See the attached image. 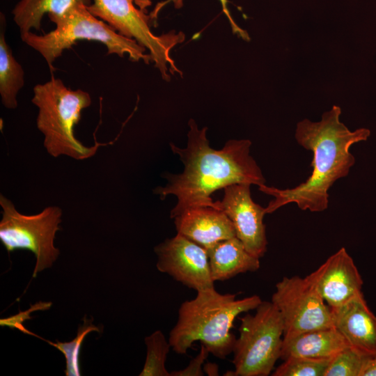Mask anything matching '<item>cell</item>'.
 Here are the masks:
<instances>
[{
  "label": "cell",
  "instance_id": "8fae6325",
  "mask_svg": "<svg viewBox=\"0 0 376 376\" xmlns=\"http://www.w3.org/2000/svg\"><path fill=\"white\" fill-rule=\"evenodd\" d=\"M251 185L234 184L224 188L221 201L214 208L223 211L232 221L236 237L251 255L260 258L267 251L265 208L256 203L251 195Z\"/></svg>",
  "mask_w": 376,
  "mask_h": 376
},
{
  "label": "cell",
  "instance_id": "5b68a950",
  "mask_svg": "<svg viewBox=\"0 0 376 376\" xmlns=\"http://www.w3.org/2000/svg\"><path fill=\"white\" fill-rule=\"evenodd\" d=\"M31 102L38 109L36 125L44 135L43 144L51 156L66 155L84 160L96 153L100 144L86 146L74 133L82 111L91 104L88 92L72 90L61 79L52 77L34 86Z\"/></svg>",
  "mask_w": 376,
  "mask_h": 376
},
{
  "label": "cell",
  "instance_id": "7c38bea8",
  "mask_svg": "<svg viewBox=\"0 0 376 376\" xmlns=\"http://www.w3.org/2000/svg\"><path fill=\"white\" fill-rule=\"evenodd\" d=\"M306 277L330 308L339 306L363 293L361 276L345 247Z\"/></svg>",
  "mask_w": 376,
  "mask_h": 376
},
{
  "label": "cell",
  "instance_id": "3957f363",
  "mask_svg": "<svg viewBox=\"0 0 376 376\" xmlns=\"http://www.w3.org/2000/svg\"><path fill=\"white\" fill-rule=\"evenodd\" d=\"M261 302L256 295L237 299L235 294H221L214 288L197 291L194 299L179 308L178 320L169 333L171 348L184 354L200 341L212 355L225 359L233 352L236 340L230 331L234 320Z\"/></svg>",
  "mask_w": 376,
  "mask_h": 376
},
{
  "label": "cell",
  "instance_id": "277c9868",
  "mask_svg": "<svg viewBox=\"0 0 376 376\" xmlns=\"http://www.w3.org/2000/svg\"><path fill=\"white\" fill-rule=\"evenodd\" d=\"M56 28L42 35L31 31L20 35L27 45L37 51L45 60L50 70H54L55 60L79 40L101 42L108 54L120 57L127 55L133 61H143L149 64L151 56L136 40L125 37L110 25L93 15L87 6L78 3L60 15H49Z\"/></svg>",
  "mask_w": 376,
  "mask_h": 376
},
{
  "label": "cell",
  "instance_id": "ac0fdd59",
  "mask_svg": "<svg viewBox=\"0 0 376 376\" xmlns=\"http://www.w3.org/2000/svg\"><path fill=\"white\" fill-rule=\"evenodd\" d=\"M92 0H19L12 10L20 35L39 31L45 15H60L78 3L89 6Z\"/></svg>",
  "mask_w": 376,
  "mask_h": 376
},
{
  "label": "cell",
  "instance_id": "9a60e30c",
  "mask_svg": "<svg viewBox=\"0 0 376 376\" xmlns=\"http://www.w3.org/2000/svg\"><path fill=\"white\" fill-rule=\"evenodd\" d=\"M345 338L334 327L315 329L283 338L281 359L301 357L315 359H332L350 346Z\"/></svg>",
  "mask_w": 376,
  "mask_h": 376
},
{
  "label": "cell",
  "instance_id": "e0dca14e",
  "mask_svg": "<svg viewBox=\"0 0 376 376\" xmlns=\"http://www.w3.org/2000/svg\"><path fill=\"white\" fill-rule=\"evenodd\" d=\"M6 17L0 15V95L3 105L10 109L17 107V95L24 84V72L6 41Z\"/></svg>",
  "mask_w": 376,
  "mask_h": 376
},
{
  "label": "cell",
  "instance_id": "ba28073f",
  "mask_svg": "<svg viewBox=\"0 0 376 376\" xmlns=\"http://www.w3.org/2000/svg\"><path fill=\"white\" fill-rule=\"evenodd\" d=\"M0 205L2 208L0 240L8 253L25 249L35 255L36 263L33 273L35 278L39 272L51 267L59 255L54 240L60 229L62 210L57 206H49L36 214H23L2 194Z\"/></svg>",
  "mask_w": 376,
  "mask_h": 376
},
{
  "label": "cell",
  "instance_id": "8992f818",
  "mask_svg": "<svg viewBox=\"0 0 376 376\" xmlns=\"http://www.w3.org/2000/svg\"><path fill=\"white\" fill-rule=\"evenodd\" d=\"M150 5V0H92L87 8L118 33L136 40L148 51L162 78L169 81L171 75H181L171 54L185 36L174 31L155 35L150 29L153 17L146 9Z\"/></svg>",
  "mask_w": 376,
  "mask_h": 376
},
{
  "label": "cell",
  "instance_id": "d6986e66",
  "mask_svg": "<svg viewBox=\"0 0 376 376\" xmlns=\"http://www.w3.org/2000/svg\"><path fill=\"white\" fill-rule=\"evenodd\" d=\"M147 355L140 376H171L166 368V359L171 345L160 330H157L146 337Z\"/></svg>",
  "mask_w": 376,
  "mask_h": 376
},
{
  "label": "cell",
  "instance_id": "9c48e42d",
  "mask_svg": "<svg viewBox=\"0 0 376 376\" xmlns=\"http://www.w3.org/2000/svg\"><path fill=\"white\" fill-rule=\"evenodd\" d=\"M271 301L283 323V338L334 327L330 307L306 277L284 276L276 285Z\"/></svg>",
  "mask_w": 376,
  "mask_h": 376
},
{
  "label": "cell",
  "instance_id": "44dd1931",
  "mask_svg": "<svg viewBox=\"0 0 376 376\" xmlns=\"http://www.w3.org/2000/svg\"><path fill=\"white\" fill-rule=\"evenodd\" d=\"M329 359L291 357L274 368L273 376H324Z\"/></svg>",
  "mask_w": 376,
  "mask_h": 376
},
{
  "label": "cell",
  "instance_id": "7a4b0ae2",
  "mask_svg": "<svg viewBox=\"0 0 376 376\" xmlns=\"http://www.w3.org/2000/svg\"><path fill=\"white\" fill-rule=\"evenodd\" d=\"M340 107L334 105L322 113L319 121L306 118L298 122L295 138L299 146L313 152L311 175L293 188L258 186L259 191L273 197L265 207L266 214L290 203L312 212L327 209L329 189L336 181L346 177L355 163L351 146L367 140L370 134L366 128L350 131L340 120Z\"/></svg>",
  "mask_w": 376,
  "mask_h": 376
},
{
  "label": "cell",
  "instance_id": "cb8c5ba5",
  "mask_svg": "<svg viewBox=\"0 0 376 376\" xmlns=\"http://www.w3.org/2000/svg\"><path fill=\"white\" fill-rule=\"evenodd\" d=\"M51 305V302L39 301L37 304L31 306V307L29 310L24 312H19L18 314L14 316L9 317L8 318L1 319L0 325L8 326L10 328H15L25 334L34 335V334H32L31 332L25 329V327L22 325V322L26 320L31 319L30 313L32 311H34L36 310H46L49 308Z\"/></svg>",
  "mask_w": 376,
  "mask_h": 376
},
{
  "label": "cell",
  "instance_id": "6da1fadb",
  "mask_svg": "<svg viewBox=\"0 0 376 376\" xmlns=\"http://www.w3.org/2000/svg\"><path fill=\"white\" fill-rule=\"evenodd\" d=\"M188 125L187 146L181 148L170 143L171 150L185 166L183 172L166 174V185L154 190L161 199L169 195L176 196L178 201L171 211V218L191 207H214L212 194L228 185L265 184L260 168L250 155V140L231 139L221 149L215 150L207 139L206 127L199 129L193 119Z\"/></svg>",
  "mask_w": 376,
  "mask_h": 376
},
{
  "label": "cell",
  "instance_id": "7402d4cb",
  "mask_svg": "<svg viewBox=\"0 0 376 376\" xmlns=\"http://www.w3.org/2000/svg\"><path fill=\"white\" fill-rule=\"evenodd\" d=\"M99 331L97 327L92 323L87 322L86 319H84V324L79 328L77 336L72 340L64 343L58 340L56 343L46 340L63 354L66 362V368L65 370L66 376H79L81 375L79 354L82 342L88 333Z\"/></svg>",
  "mask_w": 376,
  "mask_h": 376
},
{
  "label": "cell",
  "instance_id": "4fadbf2b",
  "mask_svg": "<svg viewBox=\"0 0 376 376\" xmlns=\"http://www.w3.org/2000/svg\"><path fill=\"white\" fill-rule=\"evenodd\" d=\"M330 308L334 327L350 345L370 357L376 355V316L363 293Z\"/></svg>",
  "mask_w": 376,
  "mask_h": 376
},
{
  "label": "cell",
  "instance_id": "30bf717a",
  "mask_svg": "<svg viewBox=\"0 0 376 376\" xmlns=\"http://www.w3.org/2000/svg\"><path fill=\"white\" fill-rule=\"evenodd\" d=\"M157 269L196 292L214 288L207 250L177 233L157 245Z\"/></svg>",
  "mask_w": 376,
  "mask_h": 376
},
{
  "label": "cell",
  "instance_id": "ffe728a7",
  "mask_svg": "<svg viewBox=\"0 0 376 376\" xmlns=\"http://www.w3.org/2000/svg\"><path fill=\"white\" fill-rule=\"evenodd\" d=\"M371 357L350 345L330 361L324 376H361Z\"/></svg>",
  "mask_w": 376,
  "mask_h": 376
},
{
  "label": "cell",
  "instance_id": "4316f807",
  "mask_svg": "<svg viewBox=\"0 0 376 376\" xmlns=\"http://www.w3.org/2000/svg\"><path fill=\"white\" fill-rule=\"evenodd\" d=\"M203 370L204 373L207 375H218L219 367L214 363H206L203 365Z\"/></svg>",
  "mask_w": 376,
  "mask_h": 376
},
{
  "label": "cell",
  "instance_id": "2e32d148",
  "mask_svg": "<svg viewBox=\"0 0 376 376\" xmlns=\"http://www.w3.org/2000/svg\"><path fill=\"white\" fill-rule=\"evenodd\" d=\"M206 250L214 282L256 272L260 266V258L248 252L237 237L220 241Z\"/></svg>",
  "mask_w": 376,
  "mask_h": 376
},
{
  "label": "cell",
  "instance_id": "52a82bcc",
  "mask_svg": "<svg viewBox=\"0 0 376 376\" xmlns=\"http://www.w3.org/2000/svg\"><path fill=\"white\" fill-rule=\"evenodd\" d=\"M240 320L233 351L235 370L224 375H270L281 358L284 327L279 311L272 301H262L253 315L247 313Z\"/></svg>",
  "mask_w": 376,
  "mask_h": 376
},
{
  "label": "cell",
  "instance_id": "d4e9b609",
  "mask_svg": "<svg viewBox=\"0 0 376 376\" xmlns=\"http://www.w3.org/2000/svg\"><path fill=\"white\" fill-rule=\"evenodd\" d=\"M209 351L201 344L199 353L192 359L188 366L182 370L171 372V376H202L204 375L203 366Z\"/></svg>",
  "mask_w": 376,
  "mask_h": 376
},
{
  "label": "cell",
  "instance_id": "484cf974",
  "mask_svg": "<svg viewBox=\"0 0 376 376\" xmlns=\"http://www.w3.org/2000/svg\"><path fill=\"white\" fill-rule=\"evenodd\" d=\"M361 376H376V355L369 359Z\"/></svg>",
  "mask_w": 376,
  "mask_h": 376
},
{
  "label": "cell",
  "instance_id": "603a6c76",
  "mask_svg": "<svg viewBox=\"0 0 376 376\" xmlns=\"http://www.w3.org/2000/svg\"><path fill=\"white\" fill-rule=\"evenodd\" d=\"M219 1L221 5L222 10L224 13L228 18V20L230 23L233 32L235 34L237 35L241 38H242L243 40L246 41H249L250 40V38L248 33L245 30L240 27L237 24V23L234 21L233 18L232 17L231 14L228 8V1L227 0H219ZM169 3H172L175 8L180 9L182 8L183 6L184 0H165L163 2L158 3L157 6L155 7V10L151 13L152 17L154 18V17H155L158 14L161 8H163L165 5H166Z\"/></svg>",
  "mask_w": 376,
  "mask_h": 376
},
{
  "label": "cell",
  "instance_id": "5bb4252c",
  "mask_svg": "<svg viewBox=\"0 0 376 376\" xmlns=\"http://www.w3.org/2000/svg\"><path fill=\"white\" fill-rule=\"evenodd\" d=\"M173 219L177 233L205 249L220 241L236 237L230 219L223 211L213 207H189Z\"/></svg>",
  "mask_w": 376,
  "mask_h": 376
}]
</instances>
